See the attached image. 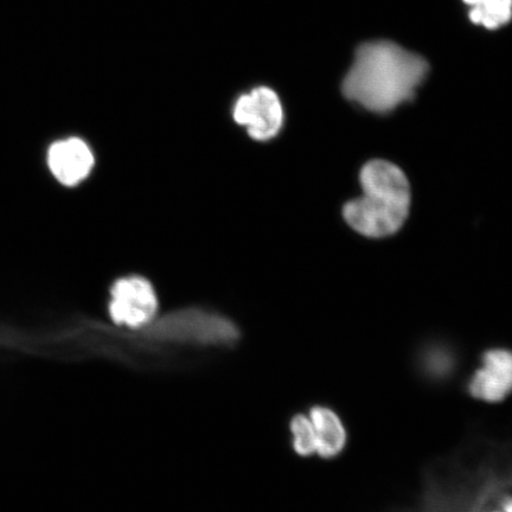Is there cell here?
Instances as JSON below:
<instances>
[{"label":"cell","instance_id":"6da1fadb","mask_svg":"<svg viewBox=\"0 0 512 512\" xmlns=\"http://www.w3.org/2000/svg\"><path fill=\"white\" fill-rule=\"evenodd\" d=\"M428 72L422 57L390 42L358 48L343 81L345 98L375 113H388L412 100Z\"/></svg>","mask_w":512,"mask_h":512},{"label":"cell","instance_id":"7a4b0ae2","mask_svg":"<svg viewBox=\"0 0 512 512\" xmlns=\"http://www.w3.org/2000/svg\"><path fill=\"white\" fill-rule=\"evenodd\" d=\"M363 196L345 204L349 226L367 238H386L405 223L411 206V188L403 171L386 160H371L360 175Z\"/></svg>","mask_w":512,"mask_h":512},{"label":"cell","instance_id":"3957f363","mask_svg":"<svg viewBox=\"0 0 512 512\" xmlns=\"http://www.w3.org/2000/svg\"><path fill=\"white\" fill-rule=\"evenodd\" d=\"M150 332L169 341L217 347L235 343L239 337L238 328L227 318L195 309L171 313Z\"/></svg>","mask_w":512,"mask_h":512},{"label":"cell","instance_id":"277c9868","mask_svg":"<svg viewBox=\"0 0 512 512\" xmlns=\"http://www.w3.org/2000/svg\"><path fill=\"white\" fill-rule=\"evenodd\" d=\"M115 324L140 329L150 325L158 312V298L149 280L132 275L121 278L111 288L108 306Z\"/></svg>","mask_w":512,"mask_h":512},{"label":"cell","instance_id":"5b68a950","mask_svg":"<svg viewBox=\"0 0 512 512\" xmlns=\"http://www.w3.org/2000/svg\"><path fill=\"white\" fill-rule=\"evenodd\" d=\"M236 124L247 128V133L258 142L277 136L284 124V108L272 88L260 86L242 94L233 107Z\"/></svg>","mask_w":512,"mask_h":512},{"label":"cell","instance_id":"8992f818","mask_svg":"<svg viewBox=\"0 0 512 512\" xmlns=\"http://www.w3.org/2000/svg\"><path fill=\"white\" fill-rule=\"evenodd\" d=\"M94 164L91 147L80 138L62 139L49 147V170L66 187H75L85 181L91 175Z\"/></svg>","mask_w":512,"mask_h":512},{"label":"cell","instance_id":"52a82bcc","mask_svg":"<svg viewBox=\"0 0 512 512\" xmlns=\"http://www.w3.org/2000/svg\"><path fill=\"white\" fill-rule=\"evenodd\" d=\"M473 398L496 403L512 393V351L495 349L486 352L483 366L469 384Z\"/></svg>","mask_w":512,"mask_h":512},{"label":"cell","instance_id":"ba28073f","mask_svg":"<svg viewBox=\"0 0 512 512\" xmlns=\"http://www.w3.org/2000/svg\"><path fill=\"white\" fill-rule=\"evenodd\" d=\"M309 418L315 430L316 453L323 458H334L347 444V432L339 416L326 407L311 409Z\"/></svg>","mask_w":512,"mask_h":512},{"label":"cell","instance_id":"9c48e42d","mask_svg":"<svg viewBox=\"0 0 512 512\" xmlns=\"http://www.w3.org/2000/svg\"><path fill=\"white\" fill-rule=\"evenodd\" d=\"M470 6L473 23L486 29H497L510 22L512 0H464Z\"/></svg>","mask_w":512,"mask_h":512},{"label":"cell","instance_id":"30bf717a","mask_svg":"<svg viewBox=\"0 0 512 512\" xmlns=\"http://www.w3.org/2000/svg\"><path fill=\"white\" fill-rule=\"evenodd\" d=\"M294 450L299 456L309 457L316 453V435L309 416H294L291 422Z\"/></svg>","mask_w":512,"mask_h":512},{"label":"cell","instance_id":"8fae6325","mask_svg":"<svg viewBox=\"0 0 512 512\" xmlns=\"http://www.w3.org/2000/svg\"><path fill=\"white\" fill-rule=\"evenodd\" d=\"M492 512H512V497L508 498L507 501H504L501 508Z\"/></svg>","mask_w":512,"mask_h":512}]
</instances>
